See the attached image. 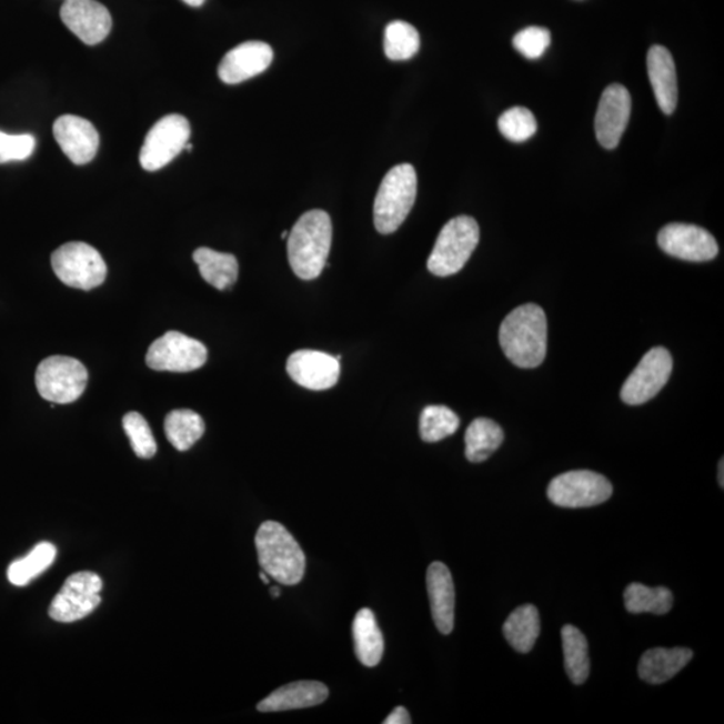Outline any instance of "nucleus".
I'll return each mask as SVG.
<instances>
[{
    "instance_id": "7c9ffc66",
    "label": "nucleus",
    "mask_w": 724,
    "mask_h": 724,
    "mask_svg": "<svg viewBox=\"0 0 724 724\" xmlns=\"http://www.w3.org/2000/svg\"><path fill=\"white\" fill-rule=\"evenodd\" d=\"M461 425L456 413L444 405H430L420 415V436L426 443H436L454 435Z\"/></svg>"
},
{
    "instance_id": "bb28decb",
    "label": "nucleus",
    "mask_w": 724,
    "mask_h": 724,
    "mask_svg": "<svg viewBox=\"0 0 724 724\" xmlns=\"http://www.w3.org/2000/svg\"><path fill=\"white\" fill-rule=\"evenodd\" d=\"M561 635L566 674L574 684H584L591 672L587 640L584 633L573 625H565Z\"/></svg>"
},
{
    "instance_id": "c9c22d12",
    "label": "nucleus",
    "mask_w": 724,
    "mask_h": 724,
    "mask_svg": "<svg viewBox=\"0 0 724 724\" xmlns=\"http://www.w3.org/2000/svg\"><path fill=\"white\" fill-rule=\"evenodd\" d=\"M36 144L34 135L0 132V164L29 159Z\"/></svg>"
},
{
    "instance_id": "58836bf2",
    "label": "nucleus",
    "mask_w": 724,
    "mask_h": 724,
    "mask_svg": "<svg viewBox=\"0 0 724 724\" xmlns=\"http://www.w3.org/2000/svg\"><path fill=\"white\" fill-rule=\"evenodd\" d=\"M183 2L191 6V8H200V6L205 2V0H183Z\"/></svg>"
},
{
    "instance_id": "dca6fc26",
    "label": "nucleus",
    "mask_w": 724,
    "mask_h": 724,
    "mask_svg": "<svg viewBox=\"0 0 724 724\" xmlns=\"http://www.w3.org/2000/svg\"><path fill=\"white\" fill-rule=\"evenodd\" d=\"M61 19L89 47L101 43L112 30L111 12L95 0H67Z\"/></svg>"
},
{
    "instance_id": "e433bc0d",
    "label": "nucleus",
    "mask_w": 724,
    "mask_h": 724,
    "mask_svg": "<svg viewBox=\"0 0 724 724\" xmlns=\"http://www.w3.org/2000/svg\"><path fill=\"white\" fill-rule=\"evenodd\" d=\"M410 723H411L410 713L404 707L394 708L392 713L388 715L386 720L384 721V724H410Z\"/></svg>"
},
{
    "instance_id": "7ed1b4c3",
    "label": "nucleus",
    "mask_w": 724,
    "mask_h": 724,
    "mask_svg": "<svg viewBox=\"0 0 724 724\" xmlns=\"http://www.w3.org/2000/svg\"><path fill=\"white\" fill-rule=\"evenodd\" d=\"M258 560L269 577L283 585L300 584L305 575L306 557L299 542L281 523H262L255 535Z\"/></svg>"
},
{
    "instance_id": "ea45409f",
    "label": "nucleus",
    "mask_w": 724,
    "mask_h": 724,
    "mask_svg": "<svg viewBox=\"0 0 724 724\" xmlns=\"http://www.w3.org/2000/svg\"><path fill=\"white\" fill-rule=\"evenodd\" d=\"M260 577H261L263 584L268 585L270 583L269 575L267 573H264L263 571L260 573Z\"/></svg>"
},
{
    "instance_id": "c85d7f7f",
    "label": "nucleus",
    "mask_w": 724,
    "mask_h": 724,
    "mask_svg": "<svg viewBox=\"0 0 724 724\" xmlns=\"http://www.w3.org/2000/svg\"><path fill=\"white\" fill-rule=\"evenodd\" d=\"M624 604L630 613L667 614L674 606V596L667 587L635 583L626 587Z\"/></svg>"
},
{
    "instance_id": "412c9836",
    "label": "nucleus",
    "mask_w": 724,
    "mask_h": 724,
    "mask_svg": "<svg viewBox=\"0 0 724 724\" xmlns=\"http://www.w3.org/2000/svg\"><path fill=\"white\" fill-rule=\"evenodd\" d=\"M329 690L320 682L303 681L283 685L258 704L261 713H281V711L300 710L319 706L325 702Z\"/></svg>"
},
{
    "instance_id": "6ab92c4d",
    "label": "nucleus",
    "mask_w": 724,
    "mask_h": 724,
    "mask_svg": "<svg viewBox=\"0 0 724 724\" xmlns=\"http://www.w3.org/2000/svg\"><path fill=\"white\" fill-rule=\"evenodd\" d=\"M433 622L443 635H450L455 623V586L450 569L442 562H433L426 571Z\"/></svg>"
},
{
    "instance_id": "5701e85b",
    "label": "nucleus",
    "mask_w": 724,
    "mask_h": 724,
    "mask_svg": "<svg viewBox=\"0 0 724 724\" xmlns=\"http://www.w3.org/2000/svg\"><path fill=\"white\" fill-rule=\"evenodd\" d=\"M352 632L360 663L365 667H376L384 654V637L371 610L364 607L355 614Z\"/></svg>"
},
{
    "instance_id": "f8f14e48",
    "label": "nucleus",
    "mask_w": 724,
    "mask_h": 724,
    "mask_svg": "<svg viewBox=\"0 0 724 724\" xmlns=\"http://www.w3.org/2000/svg\"><path fill=\"white\" fill-rule=\"evenodd\" d=\"M672 358L667 349L654 348L638 362L622 388V400L629 405L650 402L661 392L671 376Z\"/></svg>"
},
{
    "instance_id": "4c0bfd02",
    "label": "nucleus",
    "mask_w": 724,
    "mask_h": 724,
    "mask_svg": "<svg viewBox=\"0 0 724 724\" xmlns=\"http://www.w3.org/2000/svg\"><path fill=\"white\" fill-rule=\"evenodd\" d=\"M717 481H720L721 487H724V461L722 459L720 463V474H717Z\"/></svg>"
},
{
    "instance_id": "b1692460",
    "label": "nucleus",
    "mask_w": 724,
    "mask_h": 724,
    "mask_svg": "<svg viewBox=\"0 0 724 724\" xmlns=\"http://www.w3.org/2000/svg\"><path fill=\"white\" fill-rule=\"evenodd\" d=\"M193 261L198 264L203 280L218 290L229 289L238 280L239 263L232 254L200 248L193 252Z\"/></svg>"
},
{
    "instance_id": "20e7f679",
    "label": "nucleus",
    "mask_w": 724,
    "mask_h": 724,
    "mask_svg": "<svg viewBox=\"0 0 724 724\" xmlns=\"http://www.w3.org/2000/svg\"><path fill=\"white\" fill-rule=\"evenodd\" d=\"M418 195V174L411 164L393 167L381 181L373 205L380 234H393L410 215Z\"/></svg>"
},
{
    "instance_id": "2eb2a0df",
    "label": "nucleus",
    "mask_w": 724,
    "mask_h": 724,
    "mask_svg": "<svg viewBox=\"0 0 724 724\" xmlns=\"http://www.w3.org/2000/svg\"><path fill=\"white\" fill-rule=\"evenodd\" d=\"M286 371L294 383L306 390L326 391L338 384L341 365L335 355L303 349L290 355Z\"/></svg>"
},
{
    "instance_id": "f03ea898",
    "label": "nucleus",
    "mask_w": 724,
    "mask_h": 724,
    "mask_svg": "<svg viewBox=\"0 0 724 724\" xmlns=\"http://www.w3.org/2000/svg\"><path fill=\"white\" fill-rule=\"evenodd\" d=\"M333 228L328 212L303 213L288 237V257L294 274L303 281L319 278L332 249Z\"/></svg>"
},
{
    "instance_id": "a19ab883",
    "label": "nucleus",
    "mask_w": 724,
    "mask_h": 724,
    "mask_svg": "<svg viewBox=\"0 0 724 724\" xmlns=\"http://www.w3.org/2000/svg\"><path fill=\"white\" fill-rule=\"evenodd\" d=\"M271 594H273V597H280L281 596V591L280 587H271Z\"/></svg>"
},
{
    "instance_id": "2f4dec72",
    "label": "nucleus",
    "mask_w": 724,
    "mask_h": 724,
    "mask_svg": "<svg viewBox=\"0 0 724 724\" xmlns=\"http://www.w3.org/2000/svg\"><path fill=\"white\" fill-rule=\"evenodd\" d=\"M420 36L412 24L394 21L384 32V51L391 61H406L418 54Z\"/></svg>"
},
{
    "instance_id": "4468645a",
    "label": "nucleus",
    "mask_w": 724,
    "mask_h": 724,
    "mask_svg": "<svg viewBox=\"0 0 724 724\" xmlns=\"http://www.w3.org/2000/svg\"><path fill=\"white\" fill-rule=\"evenodd\" d=\"M632 99L629 90L620 83H613L601 95L596 114V135L601 147L614 150L629 127Z\"/></svg>"
},
{
    "instance_id": "393cba45",
    "label": "nucleus",
    "mask_w": 724,
    "mask_h": 724,
    "mask_svg": "<svg viewBox=\"0 0 724 724\" xmlns=\"http://www.w3.org/2000/svg\"><path fill=\"white\" fill-rule=\"evenodd\" d=\"M541 632L540 613L532 604L516 607L503 625V635L520 654L534 648Z\"/></svg>"
},
{
    "instance_id": "f704fd0d",
    "label": "nucleus",
    "mask_w": 724,
    "mask_h": 724,
    "mask_svg": "<svg viewBox=\"0 0 724 724\" xmlns=\"http://www.w3.org/2000/svg\"><path fill=\"white\" fill-rule=\"evenodd\" d=\"M551 31L532 26V28L520 31L514 37L513 44L523 57L529 60H539L551 47Z\"/></svg>"
},
{
    "instance_id": "aec40b11",
    "label": "nucleus",
    "mask_w": 724,
    "mask_h": 724,
    "mask_svg": "<svg viewBox=\"0 0 724 724\" xmlns=\"http://www.w3.org/2000/svg\"><path fill=\"white\" fill-rule=\"evenodd\" d=\"M652 89L664 114L674 113L677 105V76L668 49L652 47L646 56Z\"/></svg>"
},
{
    "instance_id": "9b49d317",
    "label": "nucleus",
    "mask_w": 724,
    "mask_h": 724,
    "mask_svg": "<svg viewBox=\"0 0 724 724\" xmlns=\"http://www.w3.org/2000/svg\"><path fill=\"white\" fill-rule=\"evenodd\" d=\"M209 352L202 342L183 333L168 332L148 349L147 365L153 371L185 373L205 364Z\"/></svg>"
},
{
    "instance_id": "6e6552de",
    "label": "nucleus",
    "mask_w": 724,
    "mask_h": 724,
    "mask_svg": "<svg viewBox=\"0 0 724 724\" xmlns=\"http://www.w3.org/2000/svg\"><path fill=\"white\" fill-rule=\"evenodd\" d=\"M613 494L612 483L593 471L579 470L561 474L549 484L547 497L555 506L583 509L597 506Z\"/></svg>"
},
{
    "instance_id": "9d476101",
    "label": "nucleus",
    "mask_w": 724,
    "mask_h": 724,
    "mask_svg": "<svg viewBox=\"0 0 724 724\" xmlns=\"http://www.w3.org/2000/svg\"><path fill=\"white\" fill-rule=\"evenodd\" d=\"M102 580L93 572L71 574L49 607V616L58 623L86 619L101 603Z\"/></svg>"
},
{
    "instance_id": "39448f33",
    "label": "nucleus",
    "mask_w": 724,
    "mask_h": 724,
    "mask_svg": "<svg viewBox=\"0 0 724 724\" xmlns=\"http://www.w3.org/2000/svg\"><path fill=\"white\" fill-rule=\"evenodd\" d=\"M480 225L474 218L457 217L444 225L439 234L426 267L433 275L459 273L480 243Z\"/></svg>"
},
{
    "instance_id": "0eeeda50",
    "label": "nucleus",
    "mask_w": 724,
    "mask_h": 724,
    "mask_svg": "<svg viewBox=\"0 0 724 724\" xmlns=\"http://www.w3.org/2000/svg\"><path fill=\"white\" fill-rule=\"evenodd\" d=\"M58 280L67 286L92 290L105 282L108 269L99 251L83 242H69L51 255Z\"/></svg>"
},
{
    "instance_id": "ddd939ff",
    "label": "nucleus",
    "mask_w": 724,
    "mask_h": 724,
    "mask_svg": "<svg viewBox=\"0 0 724 724\" xmlns=\"http://www.w3.org/2000/svg\"><path fill=\"white\" fill-rule=\"evenodd\" d=\"M657 243L665 254L688 262L713 261L720 252L715 238L695 224L665 225L658 232Z\"/></svg>"
},
{
    "instance_id": "f3484780",
    "label": "nucleus",
    "mask_w": 724,
    "mask_h": 724,
    "mask_svg": "<svg viewBox=\"0 0 724 724\" xmlns=\"http://www.w3.org/2000/svg\"><path fill=\"white\" fill-rule=\"evenodd\" d=\"M53 133L62 152L76 165L90 163L99 152V132L92 122L79 115H61L54 122Z\"/></svg>"
},
{
    "instance_id": "4be33fe9",
    "label": "nucleus",
    "mask_w": 724,
    "mask_h": 724,
    "mask_svg": "<svg viewBox=\"0 0 724 724\" xmlns=\"http://www.w3.org/2000/svg\"><path fill=\"white\" fill-rule=\"evenodd\" d=\"M688 648H654L646 651L640 658L638 676L650 684H663L671 681L693 658Z\"/></svg>"
},
{
    "instance_id": "79ce46f5",
    "label": "nucleus",
    "mask_w": 724,
    "mask_h": 724,
    "mask_svg": "<svg viewBox=\"0 0 724 724\" xmlns=\"http://www.w3.org/2000/svg\"><path fill=\"white\" fill-rule=\"evenodd\" d=\"M184 150L191 152L193 150L192 144L189 142V144L185 145Z\"/></svg>"
},
{
    "instance_id": "1a4fd4ad",
    "label": "nucleus",
    "mask_w": 724,
    "mask_h": 724,
    "mask_svg": "<svg viewBox=\"0 0 724 724\" xmlns=\"http://www.w3.org/2000/svg\"><path fill=\"white\" fill-rule=\"evenodd\" d=\"M191 138V127L184 115L168 114L148 132L140 151V164L145 171L154 172L184 151Z\"/></svg>"
},
{
    "instance_id": "72a5a7b5",
    "label": "nucleus",
    "mask_w": 724,
    "mask_h": 724,
    "mask_svg": "<svg viewBox=\"0 0 724 724\" xmlns=\"http://www.w3.org/2000/svg\"><path fill=\"white\" fill-rule=\"evenodd\" d=\"M497 128L509 141L523 142L533 138L539 125L529 109L515 107L501 115Z\"/></svg>"
},
{
    "instance_id": "a211bd4d",
    "label": "nucleus",
    "mask_w": 724,
    "mask_h": 724,
    "mask_svg": "<svg viewBox=\"0 0 724 724\" xmlns=\"http://www.w3.org/2000/svg\"><path fill=\"white\" fill-rule=\"evenodd\" d=\"M273 58L270 44L260 41L244 42L223 57L218 69L219 79L229 86H237L267 71Z\"/></svg>"
},
{
    "instance_id": "f257e3e1",
    "label": "nucleus",
    "mask_w": 724,
    "mask_h": 724,
    "mask_svg": "<svg viewBox=\"0 0 724 724\" xmlns=\"http://www.w3.org/2000/svg\"><path fill=\"white\" fill-rule=\"evenodd\" d=\"M502 351L523 370L540 366L547 352V320L543 309L527 303L513 310L500 329Z\"/></svg>"
},
{
    "instance_id": "473e14b6",
    "label": "nucleus",
    "mask_w": 724,
    "mask_h": 724,
    "mask_svg": "<svg viewBox=\"0 0 724 724\" xmlns=\"http://www.w3.org/2000/svg\"><path fill=\"white\" fill-rule=\"evenodd\" d=\"M122 426H124L135 455L141 459H151L157 455L158 444L154 441L151 426L140 413H127L122 419Z\"/></svg>"
},
{
    "instance_id": "37998d69",
    "label": "nucleus",
    "mask_w": 724,
    "mask_h": 724,
    "mask_svg": "<svg viewBox=\"0 0 724 724\" xmlns=\"http://www.w3.org/2000/svg\"><path fill=\"white\" fill-rule=\"evenodd\" d=\"M289 237V231H283L282 232V239H286Z\"/></svg>"
},
{
    "instance_id": "a878e982",
    "label": "nucleus",
    "mask_w": 724,
    "mask_h": 724,
    "mask_svg": "<svg viewBox=\"0 0 724 724\" xmlns=\"http://www.w3.org/2000/svg\"><path fill=\"white\" fill-rule=\"evenodd\" d=\"M465 457L473 463H482L501 448L504 433L494 420L475 419L465 431Z\"/></svg>"
},
{
    "instance_id": "423d86ee",
    "label": "nucleus",
    "mask_w": 724,
    "mask_h": 724,
    "mask_svg": "<svg viewBox=\"0 0 724 724\" xmlns=\"http://www.w3.org/2000/svg\"><path fill=\"white\" fill-rule=\"evenodd\" d=\"M89 374L82 362L67 355H51L37 368L36 385L44 400L54 404L77 402L86 392Z\"/></svg>"
},
{
    "instance_id": "cd10ccee",
    "label": "nucleus",
    "mask_w": 724,
    "mask_h": 724,
    "mask_svg": "<svg viewBox=\"0 0 724 724\" xmlns=\"http://www.w3.org/2000/svg\"><path fill=\"white\" fill-rule=\"evenodd\" d=\"M168 441L178 451H189L204 435L202 416L191 410H177L168 413L164 422Z\"/></svg>"
},
{
    "instance_id": "c756f323",
    "label": "nucleus",
    "mask_w": 724,
    "mask_h": 724,
    "mask_svg": "<svg viewBox=\"0 0 724 724\" xmlns=\"http://www.w3.org/2000/svg\"><path fill=\"white\" fill-rule=\"evenodd\" d=\"M57 549L49 542H42L22 560L12 562L8 577L12 585L24 586L53 564Z\"/></svg>"
}]
</instances>
